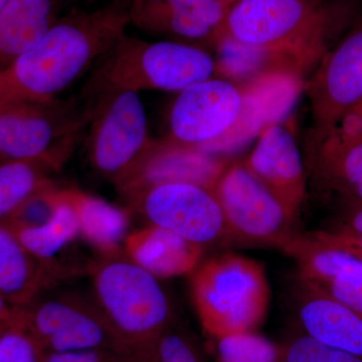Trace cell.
<instances>
[{
	"label": "cell",
	"instance_id": "cell-1",
	"mask_svg": "<svg viewBox=\"0 0 362 362\" xmlns=\"http://www.w3.org/2000/svg\"><path fill=\"white\" fill-rule=\"evenodd\" d=\"M129 25L128 0L59 16L33 49L0 73V102L56 99L92 70Z\"/></svg>",
	"mask_w": 362,
	"mask_h": 362
},
{
	"label": "cell",
	"instance_id": "cell-2",
	"mask_svg": "<svg viewBox=\"0 0 362 362\" xmlns=\"http://www.w3.org/2000/svg\"><path fill=\"white\" fill-rule=\"evenodd\" d=\"M216 71V61L202 47L124 33L98 59L78 98L85 102L121 90L178 93L214 78Z\"/></svg>",
	"mask_w": 362,
	"mask_h": 362
},
{
	"label": "cell",
	"instance_id": "cell-3",
	"mask_svg": "<svg viewBox=\"0 0 362 362\" xmlns=\"http://www.w3.org/2000/svg\"><path fill=\"white\" fill-rule=\"evenodd\" d=\"M92 284L95 302L129 361L148 358L171 318L158 278L129 258H112L94 269Z\"/></svg>",
	"mask_w": 362,
	"mask_h": 362
},
{
	"label": "cell",
	"instance_id": "cell-4",
	"mask_svg": "<svg viewBox=\"0 0 362 362\" xmlns=\"http://www.w3.org/2000/svg\"><path fill=\"white\" fill-rule=\"evenodd\" d=\"M192 291L202 326L214 338L255 332L270 302L264 266L235 254L214 257L197 268Z\"/></svg>",
	"mask_w": 362,
	"mask_h": 362
},
{
	"label": "cell",
	"instance_id": "cell-5",
	"mask_svg": "<svg viewBox=\"0 0 362 362\" xmlns=\"http://www.w3.org/2000/svg\"><path fill=\"white\" fill-rule=\"evenodd\" d=\"M88 123L89 113L78 97L0 102V156L58 171L70 158Z\"/></svg>",
	"mask_w": 362,
	"mask_h": 362
},
{
	"label": "cell",
	"instance_id": "cell-6",
	"mask_svg": "<svg viewBox=\"0 0 362 362\" xmlns=\"http://www.w3.org/2000/svg\"><path fill=\"white\" fill-rule=\"evenodd\" d=\"M319 1L239 0L228 9L220 37L274 59L301 63L322 49L324 16Z\"/></svg>",
	"mask_w": 362,
	"mask_h": 362
},
{
	"label": "cell",
	"instance_id": "cell-7",
	"mask_svg": "<svg viewBox=\"0 0 362 362\" xmlns=\"http://www.w3.org/2000/svg\"><path fill=\"white\" fill-rule=\"evenodd\" d=\"M82 102L89 113L86 131L90 165L119 187L153 145L141 99L138 93L121 90Z\"/></svg>",
	"mask_w": 362,
	"mask_h": 362
},
{
	"label": "cell",
	"instance_id": "cell-8",
	"mask_svg": "<svg viewBox=\"0 0 362 362\" xmlns=\"http://www.w3.org/2000/svg\"><path fill=\"white\" fill-rule=\"evenodd\" d=\"M211 192L223 211L228 242L280 249L293 235L284 207L245 163L225 169Z\"/></svg>",
	"mask_w": 362,
	"mask_h": 362
},
{
	"label": "cell",
	"instance_id": "cell-9",
	"mask_svg": "<svg viewBox=\"0 0 362 362\" xmlns=\"http://www.w3.org/2000/svg\"><path fill=\"white\" fill-rule=\"evenodd\" d=\"M18 319L45 354L111 349L125 356L96 302L71 295L35 298L18 307Z\"/></svg>",
	"mask_w": 362,
	"mask_h": 362
},
{
	"label": "cell",
	"instance_id": "cell-10",
	"mask_svg": "<svg viewBox=\"0 0 362 362\" xmlns=\"http://www.w3.org/2000/svg\"><path fill=\"white\" fill-rule=\"evenodd\" d=\"M131 197L150 226L204 247L221 240L228 242L223 211L209 188L188 182L161 183Z\"/></svg>",
	"mask_w": 362,
	"mask_h": 362
},
{
	"label": "cell",
	"instance_id": "cell-11",
	"mask_svg": "<svg viewBox=\"0 0 362 362\" xmlns=\"http://www.w3.org/2000/svg\"><path fill=\"white\" fill-rule=\"evenodd\" d=\"M242 105V88L226 78H207L185 88L169 113L168 142L202 149L232 128Z\"/></svg>",
	"mask_w": 362,
	"mask_h": 362
},
{
	"label": "cell",
	"instance_id": "cell-12",
	"mask_svg": "<svg viewBox=\"0 0 362 362\" xmlns=\"http://www.w3.org/2000/svg\"><path fill=\"white\" fill-rule=\"evenodd\" d=\"M230 7L216 0H128L130 25L162 40L216 45Z\"/></svg>",
	"mask_w": 362,
	"mask_h": 362
},
{
	"label": "cell",
	"instance_id": "cell-13",
	"mask_svg": "<svg viewBox=\"0 0 362 362\" xmlns=\"http://www.w3.org/2000/svg\"><path fill=\"white\" fill-rule=\"evenodd\" d=\"M240 88L243 105L239 118L225 135L199 151L206 154L232 151L276 125L296 101L301 80L297 71L272 70Z\"/></svg>",
	"mask_w": 362,
	"mask_h": 362
},
{
	"label": "cell",
	"instance_id": "cell-14",
	"mask_svg": "<svg viewBox=\"0 0 362 362\" xmlns=\"http://www.w3.org/2000/svg\"><path fill=\"white\" fill-rule=\"evenodd\" d=\"M308 92L317 128L327 136L362 99V30L326 56Z\"/></svg>",
	"mask_w": 362,
	"mask_h": 362
},
{
	"label": "cell",
	"instance_id": "cell-15",
	"mask_svg": "<svg viewBox=\"0 0 362 362\" xmlns=\"http://www.w3.org/2000/svg\"><path fill=\"white\" fill-rule=\"evenodd\" d=\"M245 165L275 195L294 223L304 201L306 180L291 133L279 124L267 128Z\"/></svg>",
	"mask_w": 362,
	"mask_h": 362
},
{
	"label": "cell",
	"instance_id": "cell-16",
	"mask_svg": "<svg viewBox=\"0 0 362 362\" xmlns=\"http://www.w3.org/2000/svg\"><path fill=\"white\" fill-rule=\"evenodd\" d=\"M297 290L298 314L307 335L362 359V317L316 283L299 278Z\"/></svg>",
	"mask_w": 362,
	"mask_h": 362
},
{
	"label": "cell",
	"instance_id": "cell-17",
	"mask_svg": "<svg viewBox=\"0 0 362 362\" xmlns=\"http://www.w3.org/2000/svg\"><path fill=\"white\" fill-rule=\"evenodd\" d=\"M223 170V164L199 150L168 142L153 143L148 153L119 187L130 195L168 182L194 183L211 190Z\"/></svg>",
	"mask_w": 362,
	"mask_h": 362
},
{
	"label": "cell",
	"instance_id": "cell-18",
	"mask_svg": "<svg viewBox=\"0 0 362 362\" xmlns=\"http://www.w3.org/2000/svg\"><path fill=\"white\" fill-rule=\"evenodd\" d=\"M124 243L128 258L158 279L192 273L204 250L202 245L156 226L131 233Z\"/></svg>",
	"mask_w": 362,
	"mask_h": 362
},
{
	"label": "cell",
	"instance_id": "cell-19",
	"mask_svg": "<svg viewBox=\"0 0 362 362\" xmlns=\"http://www.w3.org/2000/svg\"><path fill=\"white\" fill-rule=\"evenodd\" d=\"M66 0H9L0 11V73L33 49L61 16Z\"/></svg>",
	"mask_w": 362,
	"mask_h": 362
},
{
	"label": "cell",
	"instance_id": "cell-20",
	"mask_svg": "<svg viewBox=\"0 0 362 362\" xmlns=\"http://www.w3.org/2000/svg\"><path fill=\"white\" fill-rule=\"evenodd\" d=\"M56 272L33 256L0 221V295L16 307L30 304L54 281Z\"/></svg>",
	"mask_w": 362,
	"mask_h": 362
},
{
	"label": "cell",
	"instance_id": "cell-21",
	"mask_svg": "<svg viewBox=\"0 0 362 362\" xmlns=\"http://www.w3.org/2000/svg\"><path fill=\"white\" fill-rule=\"evenodd\" d=\"M298 267L299 278L321 284L338 279L362 277V262L340 249L317 239L313 233H293L282 247Z\"/></svg>",
	"mask_w": 362,
	"mask_h": 362
},
{
	"label": "cell",
	"instance_id": "cell-22",
	"mask_svg": "<svg viewBox=\"0 0 362 362\" xmlns=\"http://www.w3.org/2000/svg\"><path fill=\"white\" fill-rule=\"evenodd\" d=\"M75 204L81 235L97 249L114 254L128 235L127 214L103 199L70 189Z\"/></svg>",
	"mask_w": 362,
	"mask_h": 362
},
{
	"label": "cell",
	"instance_id": "cell-23",
	"mask_svg": "<svg viewBox=\"0 0 362 362\" xmlns=\"http://www.w3.org/2000/svg\"><path fill=\"white\" fill-rule=\"evenodd\" d=\"M13 233L33 256L51 267L54 257L81 235L80 221L70 190L64 192L63 201L49 223Z\"/></svg>",
	"mask_w": 362,
	"mask_h": 362
},
{
	"label": "cell",
	"instance_id": "cell-24",
	"mask_svg": "<svg viewBox=\"0 0 362 362\" xmlns=\"http://www.w3.org/2000/svg\"><path fill=\"white\" fill-rule=\"evenodd\" d=\"M49 170L33 162L6 159L0 163V221H4L32 195L54 182Z\"/></svg>",
	"mask_w": 362,
	"mask_h": 362
},
{
	"label": "cell",
	"instance_id": "cell-25",
	"mask_svg": "<svg viewBox=\"0 0 362 362\" xmlns=\"http://www.w3.org/2000/svg\"><path fill=\"white\" fill-rule=\"evenodd\" d=\"M320 169L333 187L351 199L354 207L362 206V141L342 146L326 136Z\"/></svg>",
	"mask_w": 362,
	"mask_h": 362
},
{
	"label": "cell",
	"instance_id": "cell-26",
	"mask_svg": "<svg viewBox=\"0 0 362 362\" xmlns=\"http://www.w3.org/2000/svg\"><path fill=\"white\" fill-rule=\"evenodd\" d=\"M221 362H278L279 350L255 332H239L216 338Z\"/></svg>",
	"mask_w": 362,
	"mask_h": 362
},
{
	"label": "cell",
	"instance_id": "cell-27",
	"mask_svg": "<svg viewBox=\"0 0 362 362\" xmlns=\"http://www.w3.org/2000/svg\"><path fill=\"white\" fill-rule=\"evenodd\" d=\"M64 192L65 190L59 189L54 185L45 187L28 197L1 223H6L13 232L40 228L54 218L63 201Z\"/></svg>",
	"mask_w": 362,
	"mask_h": 362
},
{
	"label": "cell",
	"instance_id": "cell-28",
	"mask_svg": "<svg viewBox=\"0 0 362 362\" xmlns=\"http://www.w3.org/2000/svg\"><path fill=\"white\" fill-rule=\"evenodd\" d=\"M44 350L16 315L0 337V362H44Z\"/></svg>",
	"mask_w": 362,
	"mask_h": 362
},
{
	"label": "cell",
	"instance_id": "cell-29",
	"mask_svg": "<svg viewBox=\"0 0 362 362\" xmlns=\"http://www.w3.org/2000/svg\"><path fill=\"white\" fill-rule=\"evenodd\" d=\"M286 362H362V359L305 335L288 347Z\"/></svg>",
	"mask_w": 362,
	"mask_h": 362
},
{
	"label": "cell",
	"instance_id": "cell-30",
	"mask_svg": "<svg viewBox=\"0 0 362 362\" xmlns=\"http://www.w3.org/2000/svg\"><path fill=\"white\" fill-rule=\"evenodd\" d=\"M145 362H201L190 343L175 332L166 331L152 356Z\"/></svg>",
	"mask_w": 362,
	"mask_h": 362
},
{
	"label": "cell",
	"instance_id": "cell-31",
	"mask_svg": "<svg viewBox=\"0 0 362 362\" xmlns=\"http://www.w3.org/2000/svg\"><path fill=\"white\" fill-rule=\"evenodd\" d=\"M318 285L362 317V277L338 279Z\"/></svg>",
	"mask_w": 362,
	"mask_h": 362
},
{
	"label": "cell",
	"instance_id": "cell-32",
	"mask_svg": "<svg viewBox=\"0 0 362 362\" xmlns=\"http://www.w3.org/2000/svg\"><path fill=\"white\" fill-rule=\"evenodd\" d=\"M44 362H130L124 354L111 349H93L84 351L49 352Z\"/></svg>",
	"mask_w": 362,
	"mask_h": 362
},
{
	"label": "cell",
	"instance_id": "cell-33",
	"mask_svg": "<svg viewBox=\"0 0 362 362\" xmlns=\"http://www.w3.org/2000/svg\"><path fill=\"white\" fill-rule=\"evenodd\" d=\"M317 239L332 245L344 251L349 252V254L354 255L357 259L362 262V235L358 233L349 232V230H341L337 232H319L312 233Z\"/></svg>",
	"mask_w": 362,
	"mask_h": 362
},
{
	"label": "cell",
	"instance_id": "cell-34",
	"mask_svg": "<svg viewBox=\"0 0 362 362\" xmlns=\"http://www.w3.org/2000/svg\"><path fill=\"white\" fill-rule=\"evenodd\" d=\"M342 228L362 235V206L354 207V211L347 218L346 226H343Z\"/></svg>",
	"mask_w": 362,
	"mask_h": 362
},
{
	"label": "cell",
	"instance_id": "cell-35",
	"mask_svg": "<svg viewBox=\"0 0 362 362\" xmlns=\"http://www.w3.org/2000/svg\"><path fill=\"white\" fill-rule=\"evenodd\" d=\"M18 307L13 306L0 295V323H9L18 315Z\"/></svg>",
	"mask_w": 362,
	"mask_h": 362
},
{
	"label": "cell",
	"instance_id": "cell-36",
	"mask_svg": "<svg viewBox=\"0 0 362 362\" xmlns=\"http://www.w3.org/2000/svg\"><path fill=\"white\" fill-rule=\"evenodd\" d=\"M216 1L220 2V4H223V6L230 7L233 4H235V2L239 1V0H216Z\"/></svg>",
	"mask_w": 362,
	"mask_h": 362
},
{
	"label": "cell",
	"instance_id": "cell-37",
	"mask_svg": "<svg viewBox=\"0 0 362 362\" xmlns=\"http://www.w3.org/2000/svg\"><path fill=\"white\" fill-rule=\"evenodd\" d=\"M9 0H0V11L4 9V7L6 6L7 4H8Z\"/></svg>",
	"mask_w": 362,
	"mask_h": 362
},
{
	"label": "cell",
	"instance_id": "cell-38",
	"mask_svg": "<svg viewBox=\"0 0 362 362\" xmlns=\"http://www.w3.org/2000/svg\"><path fill=\"white\" fill-rule=\"evenodd\" d=\"M7 324L8 323H0V337H1L2 333H4V329H6Z\"/></svg>",
	"mask_w": 362,
	"mask_h": 362
},
{
	"label": "cell",
	"instance_id": "cell-39",
	"mask_svg": "<svg viewBox=\"0 0 362 362\" xmlns=\"http://www.w3.org/2000/svg\"><path fill=\"white\" fill-rule=\"evenodd\" d=\"M356 106L357 107V108L359 109V110L362 112V99L361 100V102H359L358 104L356 105Z\"/></svg>",
	"mask_w": 362,
	"mask_h": 362
}]
</instances>
